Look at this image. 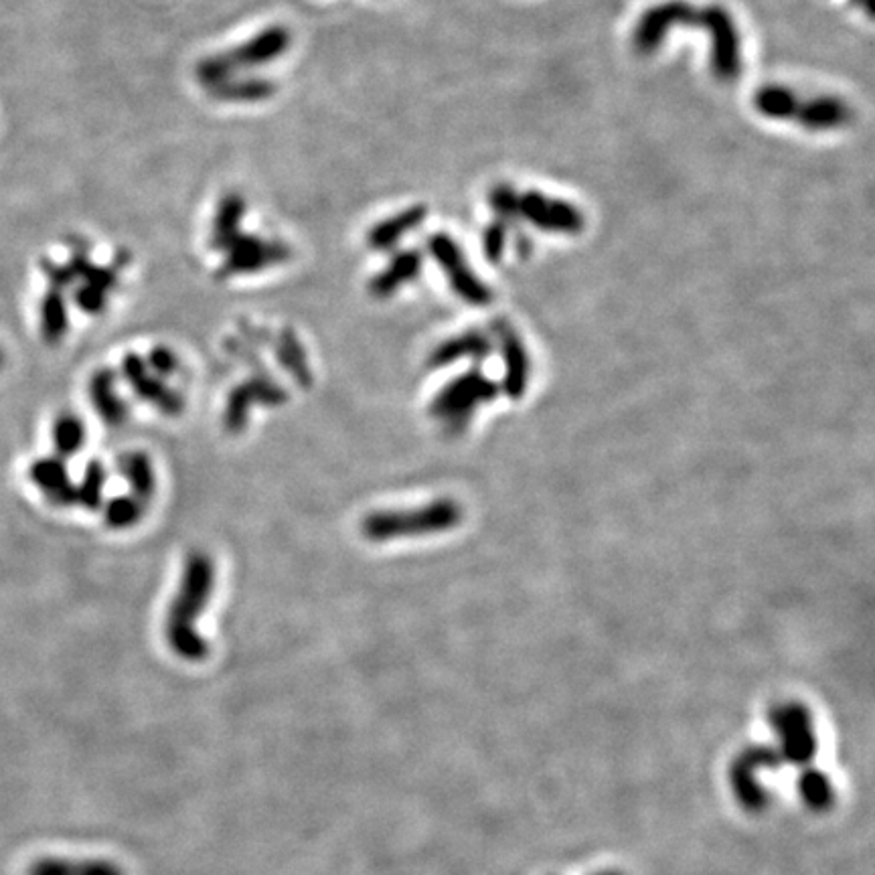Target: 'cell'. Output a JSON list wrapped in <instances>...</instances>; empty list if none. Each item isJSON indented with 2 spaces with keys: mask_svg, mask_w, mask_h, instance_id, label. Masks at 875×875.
I'll return each instance as SVG.
<instances>
[{
  "mask_svg": "<svg viewBox=\"0 0 875 875\" xmlns=\"http://www.w3.org/2000/svg\"><path fill=\"white\" fill-rule=\"evenodd\" d=\"M120 472L132 489V497L148 505L156 493V476L150 458L144 452H128L120 460Z\"/></svg>",
  "mask_w": 875,
  "mask_h": 875,
  "instance_id": "ffe728a7",
  "label": "cell"
},
{
  "mask_svg": "<svg viewBox=\"0 0 875 875\" xmlns=\"http://www.w3.org/2000/svg\"><path fill=\"white\" fill-rule=\"evenodd\" d=\"M75 302L79 304V308H82V310H86L90 314H98V312H102L106 308L108 292L88 284L86 288H82V290L75 294Z\"/></svg>",
  "mask_w": 875,
  "mask_h": 875,
  "instance_id": "1f68e13d",
  "label": "cell"
},
{
  "mask_svg": "<svg viewBox=\"0 0 875 875\" xmlns=\"http://www.w3.org/2000/svg\"><path fill=\"white\" fill-rule=\"evenodd\" d=\"M501 393V385L489 379L481 369H470L448 381L430 404V414L458 430L481 404L493 402Z\"/></svg>",
  "mask_w": 875,
  "mask_h": 875,
  "instance_id": "277c9868",
  "label": "cell"
},
{
  "mask_svg": "<svg viewBox=\"0 0 875 875\" xmlns=\"http://www.w3.org/2000/svg\"><path fill=\"white\" fill-rule=\"evenodd\" d=\"M90 397L96 414H100L108 426L116 428L126 422L128 408L116 391V377L110 369H102L94 375L90 383Z\"/></svg>",
  "mask_w": 875,
  "mask_h": 875,
  "instance_id": "e0dca14e",
  "label": "cell"
},
{
  "mask_svg": "<svg viewBox=\"0 0 875 875\" xmlns=\"http://www.w3.org/2000/svg\"><path fill=\"white\" fill-rule=\"evenodd\" d=\"M144 505L134 497H116L106 505V523L112 529H130L140 523Z\"/></svg>",
  "mask_w": 875,
  "mask_h": 875,
  "instance_id": "4316f807",
  "label": "cell"
},
{
  "mask_svg": "<svg viewBox=\"0 0 875 875\" xmlns=\"http://www.w3.org/2000/svg\"><path fill=\"white\" fill-rule=\"evenodd\" d=\"M424 260L416 250H406L395 254L389 264L369 282V292L375 298H389L402 286L414 282L422 272Z\"/></svg>",
  "mask_w": 875,
  "mask_h": 875,
  "instance_id": "4fadbf2b",
  "label": "cell"
},
{
  "mask_svg": "<svg viewBox=\"0 0 875 875\" xmlns=\"http://www.w3.org/2000/svg\"><path fill=\"white\" fill-rule=\"evenodd\" d=\"M35 483L59 505H71L75 501V489L69 483V476L61 462L43 460L33 468Z\"/></svg>",
  "mask_w": 875,
  "mask_h": 875,
  "instance_id": "44dd1931",
  "label": "cell"
},
{
  "mask_svg": "<svg viewBox=\"0 0 875 875\" xmlns=\"http://www.w3.org/2000/svg\"><path fill=\"white\" fill-rule=\"evenodd\" d=\"M799 104V96L782 86H766L754 94V108L772 120H794Z\"/></svg>",
  "mask_w": 875,
  "mask_h": 875,
  "instance_id": "7402d4cb",
  "label": "cell"
},
{
  "mask_svg": "<svg viewBox=\"0 0 875 875\" xmlns=\"http://www.w3.org/2000/svg\"><path fill=\"white\" fill-rule=\"evenodd\" d=\"M274 92H276V86L272 82H268V79H258V77L242 79V82H233V77H231L229 82L209 90V94H213L217 100L237 102V104L268 100Z\"/></svg>",
  "mask_w": 875,
  "mask_h": 875,
  "instance_id": "603a6c76",
  "label": "cell"
},
{
  "mask_svg": "<svg viewBox=\"0 0 875 875\" xmlns=\"http://www.w3.org/2000/svg\"><path fill=\"white\" fill-rule=\"evenodd\" d=\"M106 487V470L100 462H90L84 474V481L75 491V499L86 509H98L102 505V495Z\"/></svg>",
  "mask_w": 875,
  "mask_h": 875,
  "instance_id": "484cf974",
  "label": "cell"
},
{
  "mask_svg": "<svg viewBox=\"0 0 875 875\" xmlns=\"http://www.w3.org/2000/svg\"><path fill=\"white\" fill-rule=\"evenodd\" d=\"M276 353H278V361L280 365L296 379L298 385L306 387L312 381V373H310V365L306 359V353L298 341V337L292 331H284L278 339L276 345Z\"/></svg>",
  "mask_w": 875,
  "mask_h": 875,
  "instance_id": "cb8c5ba5",
  "label": "cell"
},
{
  "mask_svg": "<svg viewBox=\"0 0 875 875\" xmlns=\"http://www.w3.org/2000/svg\"><path fill=\"white\" fill-rule=\"evenodd\" d=\"M697 9L685 0H669L647 11L634 29V47L639 53H655L673 27H695Z\"/></svg>",
  "mask_w": 875,
  "mask_h": 875,
  "instance_id": "30bf717a",
  "label": "cell"
},
{
  "mask_svg": "<svg viewBox=\"0 0 875 875\" xmlns=\"http://www.w3.org/2000/svg\"><path fill=\"white\" fill-rule=\"evenodd\" d=\"M67 329V312L63 298L53 292L43 302V333L49 341H59Z\"/></svg>",
  "mask_w": 875,
  "mask_h": 875,
  "instance_id": "83f0119b",
  "label": "cell"
},
{
  "mask_svg": "<svg viewBox=\"0 0 875 875\" xmlns=\"http://www.w3.org/2000/svg\"><path fill=\"white\" fill-rule=\"evenodd\" d=\"M462 519L464 511L456 501L438 499L424 507L369 513L361 523V531L369 541L383 543L444 533L458 527Z\"/></svg>",
  "mask_w": 875,
  "mask_h": 875,
  "instance_id": "7a4b0ae2",
  "label": "cell"
},
{
  "mask_svg": "<svg viewBox=\"0 0 875 875\" xmlns=\"http://www.w3.org/2000/svg\"><path fill=\"white\" fill-rule=\"evenodd\" d=\"M859 3H861V7L865 9V13L871 17V0H859Z\"/></svg>",
  "mask_w": 875,
  "mask_h": 875,
  "instance_id": "d6a6232c",
  "label": "cell"
},
{
  "mask_svg": "<svg viewBox=\"0 0 875 875\" xmlns=\"http://www.w3.org/2000/svg\"><path fill=\"white\" fill-rule=\"evenodd\" d=\"M227 254L223 266L219 268V276H240L262 272L270 266H278L288 262L290 248L282 242H268L256 235H237L235 240L223 250Z\"/></svg>",
  "mask_w": 875,
  "mask_h": 875,
  "instance_id": "ba28073f",
  "label": "cell"
},
{
  "mask_svg": "<svg viewBox=\"0 0 875 875\" xmlns=\"http://www.w3.org/2000/svg\"><path fill=\"white\" fill-rule=\"evenodd\" d=\"M428 211L422 205L404 209L393 217L383 219L367 233V246L375 252H389L402 242V237L412 233L420 223H424Z\"/></svg>",
  "mask_w": 875,
  "mask_h": 875,
  "instance_id": "9a60e30c",
  "label": "cell"
},
{
  "mask_svg": "<svg viewBox=\"0 0 875 875\" xmlns=\"http://www.w3.org/2000/svg\"><path fill=\"white\" fill-rule=\"evenodd\" d=\"M695 27H703L711 39V69L722 82H732L740 75V35L732 15L718 5L697 11Z\"/></svg>",
  "mask_w": 875,
  "mask_h": 875,
  "instance_id": "5b68a950",
  "label": "cell"
},
{
  "mask_svg": "<svg viewBox=\"0 0 875 875\" xmlns=\"http://www.w3.org/2000/svg\"><path fill=\"white\" fill-rule=\"evenodd\" d=\"M507 231L509 225L503 223L501 219L491 223L485 233H483V254L487 256L489 262L497 264L501 262L503 254H505V246H507Z\"/></svg>",
  "mask_w": 875,
  "mask_h": 875,
  "instance_id": "f546056e",
  "label": "cell"
},
{
  "mask_svg": "<svg viewBox=\"0 0 875 875\" xmlns=\"http://www.w3.org/2000/svg\"><path fill=\"white\" fill-rule=\"evenodd\" d=\"M428 252L444 270L452 290L468 304L485 306L493 300L491 288L474 274L458 244L448 233H434L428 237Z\"/></svg>",
  "mask_w": 875,
  "mask_h": 875,
  "instance_id": "8992f818",
  "label": "cell"
},
{
  "mask_svg": "<svg viewBox=\"0 0 875 875\" xmlns=\"http://www.w3.org/2000/svg\"><path fill=\"white\" fill-rule=\"evenodd\" d=\"M794 120L809 130H833L845 126L851 120L849 106L835 96H819L809 102H801Z\"/></svg>",
  "mask_w": 875,
  "mask_h": 875,
  "instance_id": "2e32d148",
  "label": "cell"
},
{
  "mask_svg": "<svg viewBox=\"0 0 875 875\" xmlns=\"http://www.w3.org/2000/svg\"><path fill=\"white\" fill-rule=\"evenodd\" d=\"M288 400V393L268 377H254L237 385L229 397L223 410V426L231 434L242 432L248 424L250 412L254 404H262L268 408H278Z\"/></svg>",
  "mask_w": 875,
  "mask_h": 875,
  "instance_id": "9c48e42d",
  "label": "cell"
},
{
  "mask_svg": "<svg viewBox=\"0 0 875 875\" xmlns=\"http://www.w3.org/2000/svg\"><path fill=\"white\" fill-rule=\"evenodd\" d=\"M122 375L140 400L152 404L156 410H161L167 416H179L183 412V397L173 391L163 381V377L154 375L138 355H126V359L122 361Z\"/></svg>",
  "mask_w": 875,
  "mask_h": 875,
  "instance_id": "7c38bea8",
  "label": "cell"
},
{
  "mask_svg": "<svg viewBox=\"0 0 875 875\" xmlns=\"http://www.w3.org/2000/svg\"><path fill=\"white\" fill-rule=\"evenodd\" d=\"M29 875H124L118 863L106 859H61L45 857L31 865Z\"/></svg>",
  "mask_w": 875,
  "mask_h": 875,
  "instance_id": "d6986e66",
  "label": "cell"
},
{
  "mask_svg": "<svg viewBox=\"0 0 875 875\" xmlns=\"http://www.w3.org/2000/svg\"><path fill=\"white\" fill-rule=\"evenodd\" d=\"M246 215V201L242 195L237 193H229L221 199L215 219H213V227H211V240L209 246L213 250L223 252L237 235H240V223Z\"/></svg>",
  "mask_w": 875,
  "mask_h": 875,
  "instance_id": "ac0fdd59",
  "label": "cell"
},
{
  "mask_svg": "<svg viewBox=\"0 0 875 875\" xmlns=\"http://www.w3.org/2000/svg\"><path fill=\"white\" fill-rule=\"evenodd\" d=\"M493 333L505 363V379L501 391L509 397V400H521L527 391L529 375H531V363L525 343L521 335L515 331V327L509 321H505V318H499V321L493 323Z\"/></svg>",
  "mask_w": 875,
  "mask_h": 875,
  "instance_id": "8fae6325",
  "label": "cell"
},
{
  "mask_svg": "<svg viewBox=\"0 0 875 875\" xmlns=\"http://www.w3.org/2000/svg\"><path fill=\"white\" fill-rule=\"evenodd\" d=\"M53 440H55V448L61 456H73L86 442L84 422L71 414L61 416L55 424Z\"/></svg>",
  "mask_w": 875,
  "mask_h": 875,
  "instance_id": "d4e9b609",
  "label": "cell"
},
{
  "mask_svg": "<svg viewBox=\"0 0 875 875\" xmlns=\"http://www.w3.org/2000/svg\"><path fill=\"white\" fill-rule=\"evenodd\" d=\"M493 341L483 331H466L458 337H452L438 345L430 355V367L440 369L462 359L483 361L493 353Z\"/></svg>",
  "mask_w": 875,
  "mask_h": 875,
  "instance_id": "5bb4252c",
  "label": "cell"
},
{
  "mask_svg": "<svg viewBox=\"0 0 875 875\" xmlns=\"http://www.w3.org/2000/svg\"><path fill=\"white\" fill-rule=\"evenodd\" d=\"M288 45H290V33L284 27H270L229 53L205 57L197 65V79L201 82V86L213 90L229 82V79L240 69H250L274 61L288 49Z\"/></svg>",
  "mask_w": 875,
  "mask_h": 875,
  "instance_id": "3957f363",
  "label": "cell"
},
{
  "mask_svg": "<svg viewBox=\"0 0 875 875\" xmlns=\"http://www.w3.org/2000/svg\"><path fill=\"white\" fill-rule=\"evenodd\" d=\"M517 215L519 219H525L547 233L578 235L586 225V219L578 207L562 199H549L539 191H527L519 195Z\"/></svg>",
  "mask_w": 875,
  "mask_h": 875,
  "instance_id": "52a82bcc",
  "label": "cell"
},
{
  "mask_svg": "<svg viewBox=\"0 0 875 875\" xmlns=\"http://www.w3.org/2000/svg\"><path fill=\"white\" fill-rule=\"evenodd\" d=\"M146 365H148V369H150L154 375H158V377H169V375H173V373L177 371L179 361H177V357H175V353H173L171 349H167V347H156V349L150 351V355H148V359H146Z\"/></svg>",
  "mask_w": 875,
  "mask_h": 875,
  "instance_id": "4dcf8cb0",
  "label": "cell"
},
{
  "mask_svg": "<svg viewBox=\"0 0 875 875\" xmlns=\"http://www.w3.org/2000/svg\"><path fill=\"white\" fill-rule=\"evenodd\" d=\"M489 201H491V207L497 211V215H499V219H501L503 223H509V221H517V219H519V215H517L519 193H517L513 187H509V185H497V187L489 193Z\"/></svg>",
  "mask_w": 875,
  "mask_h": 875,
  "instance_id": "f1b7e54d",
  "label": "cell"
},
{
  "mask_svg": "<svg viewBox=\"0 0 875 875\" xmlns=\"http://www.w3.org/2000/svg\"><path fill=\"white\" fill-rule=\"evenodd\" d=\"M213 588L215 568L211 558L203 551L191 553L165 624L167 643L183 661H201L209 655V645L197 630V620L207 608Z\"/></svg>",
  "mask_w": 875,
  "mask_h": 875,
  "instance_id": "6da1fadb",
  "label": "cell"
}]
</instances>
